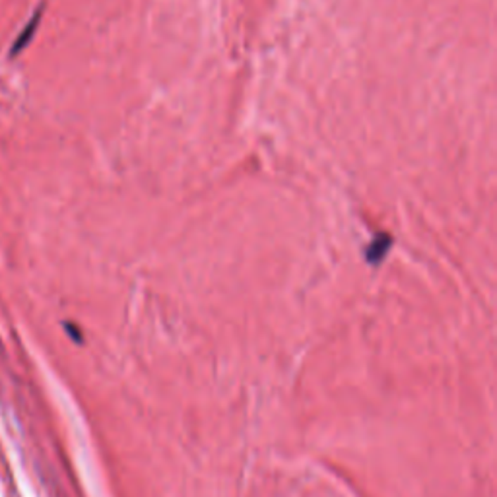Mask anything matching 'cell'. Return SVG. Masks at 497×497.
Listing matches in <instances>:
<instances>
[{
    "label": "cell",
    "instance_id": "1",
    "mask_svg": "<svg viewBox=\"0 0 497 497\" xmlns=\"http://www.w3.org/2000/svg\"><path fill=\"white\" fill-rule=\"evenodd\" d=\"M391 247V237L389 235H379L377 239L371 243V247L367 249V260L377 265L381 258L385 257V253Z\"/></svg>",
    "mask_w": 497,
    "mask_h": 497
}]
</instances>
